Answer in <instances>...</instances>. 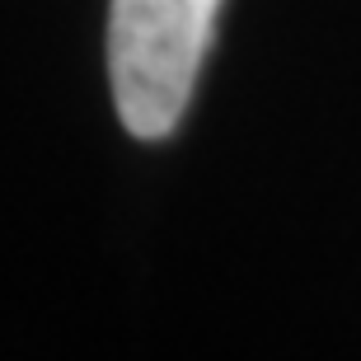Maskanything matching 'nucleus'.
<instances>
[{
    "instance_id": "f257e3e1",
    "label": "nucleus",
    "mask_w": 361,
    "mask_h": 361,
    "mask_svg": "<svg viewBox=\"0 0 361 361\" xmlns=\"http://www.w3.org/2000/svg\"><path fill=\"white\" fill-rule=\"evenodd\" d=\"M221 0H113L108 71L122 127L160 141L188 113Z\"/></svg>"
}]
</instances>
